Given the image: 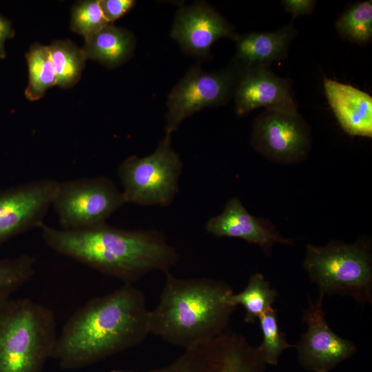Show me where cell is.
<instances>
[{"label":"cell","mask_w":372,"mask_h":372,"mask_svg":"<svg viewBox=\"0 0 372 372\" xmlns=\"http://www.w3.org/2000/svg\"><path fill=\"white\" fill-rule=\"evenodd\" d=\"M149 315L143 292L124 284L90 300L70 316L51 358L63 369H77L134 347L149 334Z\"/></svg>","instance_id":"6da1fadb"},{"label":"cell","mask_w":372,"mask_h":372,"mask_svg":"<svg viewBox=\"0 0 372 372\" xmlns=\"http://www.w3.org/2000/svg\"><path fill=\"white\" fill-rule=\"evenodd\" d=\"M53 251L124 282L132 284L152 271H169L178 262L176 249L155 230H129L106 223L81 229L40 227Z\"/></svg>","instance_id":"7a4b0ae2"},{"label":"cell","mask_w":372,"mask_h":372,"mask_svg":"<svg viewBox=\"0 0 372 372\" xmlns=\"http://www.w3.org/2000/svg\"><path fill=\"white\" fill-rule=\"evenodd\" d=\"M156 307L149 310V333L172 345L189 349L227 330L236 307L228 302L234 293L223 281L180 278L169 271Z\"/></svg>","instance_id":"3957f363"},{"label":"cell","mask_w":372,"mask_h":372,"mask_svg":"<svg viewBox=\"0 0 372 372\" xmlns=\"http://www.w3.org/2000/svg\"><path fill=\"white\" fill-rule=\"evenodd\" d=\"M57 335L52 309L30 298L0 304V372H41Z\"/></svg>","instance_id":"277c9868"},{"label":"cell","mask_w":372,"mask_h":372,"mask_svg":"<svg viewBox=\"0 0 372 372\" xmlns=\"http://www.w3.org/2000/svg\"><path fill=\"white\" fill-rule=\"evenodd\" d=\"M303 267L320 293L346 296L358 303L371 304L372 258L371 247L365 241L308 245Z\"/></svg>","instance_id":"5b68a950"},{"label":"cell","mask_w":372,"mask_h":372,"mask_svg":"<svg viewBox=\"0 0 372 372\" xmlns=\"http://www.w3.org/2000/svg\"><path fill=\"white\" fill-rule=\"evenodd\" d=\"M182 166L167 134L150 155L127 157L118 168L126 203L168 206L178 190Z\"/></svg>","instance_id":"8992f818"},{"label":"cell","mask_w":372,"mask_h":372,"mask_svg":"<svg viewBox=\"0 0 372 372\" xmlns=\"http://www.w3.org/2000/svg\"><path fill=\"white\" fill-rule=\"evenodd\" d=\"M125 203L114 182L102 176L59 182L51 206L61 228L73 230L105 223Z\"/></svg>","instance_id":"52a82bcc"},{"label":"cell","mask_w":372,"mask_h":372,"mask_svg":"<svg viewBox=\"0 0 372 372\" xmlns=\"http://www.w3.org/2000/svg\"><path fill=\"white\" fill-rule=\"evenodd\" d=\"M258 347L241 334L226 330L214 339L187 349L171 364L147 371L113 369L110 372H265Z\"/></svg>","instance_id":"ba28073f"},{"label":"cell","mask_w":372,"mask_h":372,"mask_svg":"<svg viewBox=\"0 0 372 372\" xmlns=\"http://www.w3.org/2000/svg\"><path fill=\"white\" fill-rule=\"evenodd\" d=\"M243 66L235 61L218 72L190 68L170 92L167 101L165 134L171 135L187 118L205 107L219 106L234 93Z\"/></svg>","instance_id":"9c48e42d"},{"label":"cell","mask_w":372,"mask_h":372,"mask_svg":"<svg viewBox=\"0 0 372 372\" xmlns=\"http://www.w3.org/2000/svg\"><path fill=\"white\" fill-rule=\"evenodd\" d=\"M251 142L258 152L269 160L296 163L308 155L310 131L297 110L266 109L254 122Z\"/></svg>","instance_id":"30bf717a"},{"label":"cell","mask_w":372,"mask_h":372,"mask_svg":"<svg viewBox=\"0 0 372 372\" xmlns=\"http://www.w3.org/2000/svg\"><path fill=\"white\" fill-rule=\"evenodd\" d=\"M58 183L38 179L0 190V245L44 224Z\"/></svg>","instance_id":"8fae6325"},{"label":"cell","mask_w":372,"mask_h":372,"mask_svg":"<svg viewBox=\"0 0 372 372\" xmlns=\"http://www.w3.org/2000/svg\"><path fill=\"white\" fill-rule=\"evenodd\" d=\"M324 296L320 293L314 302L309 297V305L302 315L307 329L296 345L299 364L315 372H329L357 351L353 342L341 338L330 328L322 307Z\"/></svg>","instance_id":"7c38bea8"},{"label":"cell","mask_w":372,"mask_h":372,"mask_svg":"<svg viewBox=\"0 0 372 372\" xmlns=\"http://www.w3.org/2000/svg\"><path fill=\"white\" fill-rule=\"evenodd\" d=\"M171 37L187 54L207 56L219 39L238 37L230 23L203 1L180 8L176 14Z\"/></svg>","instance_id":"4fadbf2b"},{"label":"cell","mask_w":372,"mask_h":372,"mask_svg":"<svg viewBox=\"0 0 372 372\" xmlns=\"http://www.w3.org/2000/svg\"><path fill=\"white\" fill-rule=\"evenodd\" d=\"M269 66H243L234 93L237 115L258 107L297 110L289 81L275 74Z\"/></svg>","instance_id":"5bb4252c"},{"label":"cell","mask_w":372,"mask_h":372,"mask_svg":"<svg viewBox=\"0 0 372 372\" xmlns=\"http://www.w3.org/2000/svg\"><path fill=\"white\" fill-rule=\"evenodd\" d=\"M205 229L217 237L240 238L256 244L267 255H271L276 242L293 244L291 239L283 237L269 222L251 215L238 198L229 199L220 214L209 218Z\"/></svg>","instance_id":"9a60e30c"},{"label":"cell","mask_w":372,"mask_h":372,"mask_svg":"<svg viewBox=\"0 0 372 372\" xmlns=\"http://www.w3.org/2000/svg\"><path fill=\"white\" fill-rule=\"evenodd\" d=\"M324 90L338 123L353 136H372V97L351 85L324 79Z\"/></svg>","instance_id":"2e32d148"},{"label":"cell","mask_w":372,"mask_h":372,"mask_svg":"<svg viewBox=\"0 0 372 372\" xmlns=\"http://www.w3.org/2000/svg\"><path fill=\"white\" fill-rule=\"evenodd\" d=\"M296 31L292 23L273 32H250L238 36L234 61L241 65H269L285 59Z\"/></svg>","instance_id":"e0dca14e"},{"label":"cell","mask_w":372,"mask_h":372,"mask_svg":"<svg viewBox=\"0 0 372 372\" xmlns=\"http://www.w3.org/2000/svg\"><path fill=\"white\" fill-rule=\"evenodd\" d=\"M135 45L136 39L130 31L109 23L97 32L85 38L82 49L87 59L97 61L112 68L131 57Z\"/></svg>","instance_id":"ac0fdd59"},{"label":"cell","mask_w":372,"mask_h":372,"mask_svg":"<svg viewBox=\"0 0 372 372\" xmlns=\"http://www.w3.org/2000/svg\"><path fill=\"white\" fill-rule=\"evenodd\" d=\"M278 291L271 289L269 282L260 273L253 274L245 288L238 293H233L228 302L234 307L242 305L245 310V321L254 323L276 300Z\"/></svg>","instance_id":"d6986e66"},{"label":"cell","mask_w":372,"mask_h":372,"mask_svg":"<svg viewBox=\"0 0 372 372\" xmlns=\"http://www.w3.org/2000/svg\"><path fill=\"white\" fill-rule=\"evenodd\" d=\"M28 67V84L25 95L30 101L43 96L50 87L56 85V75L48 46L35 43L25 54Z\"/></svg>","instance_id":"ffe728a7"},{"label":"cell","mask_w":372,"mask_h":372,"mask_svg":"<svg viewBox=\"0 0 372 372\" xmlns=\"http://www.w3.org/2000/svg\"><path fill=\"white\" fill-rule=\"evenodd\" d=\"M56 75V85L63 88L79 80L87 57L82 48L70 41H56L48 46Z\"/></svg>","instance_id":"44dd1931"},{"label":"cell","mask_w":372,"mask_h":372,"mask_svg":"<svg viewBox=\"0 0 372 372\" xmlns=\"http://www.w3.org/2000/svg\"><path fill=\"white\" fill-rule=\"evenodd\" d=\"M335 28L347 41L362 45L369 43L372 37V1L352 5L338 19Z\"/></svg>","instance_id":"7402d4cb"},{"label":"cell","mask_w":372,"mask_h":372,"mask_svg":"<svg viewBox=\"0 0 372 372\" xmlns=\"http://www.w3.org/2000/svg\"><path fill=\"white\" fill-rule=\"evenodd\" d=\"M35 273V258L28 254L0 258V304L26 282Z\"/></svg>","instance_id":"603a6c76"},{"label":"cell","mask_w":372,"mask_h":372,"mask_svg":"<svg viewBox=\"0 0 372 372\" xmlns=\"http://www.w3.org/2000/svg\"><path fill=\"white\" fill-rule=\"evenodd\" d=\"M258 320L262 342L258 347L266 364L277 365L282 351L293 346L287 343L285 334L279 327L276 310L269 309Z\"/></svg>","instance_id":"cb8c5ba5"},{"label":"cell","mask_w":372,"mask_h":372,"mask_svg":"<svg viewBox=\"0 0 372 372\" xmlns=\"http://www.w3.org/2000/svg\"><path fill=\"white\" fill-rule=\"evenodd\" d=\"M109 23L105 19L99 1L77 2L72 10L70 27L72 31L87 38Z\"/></svg>","instance_id":"d4e9b609"},{"label":"cell","mask_w":372,"mask_h":372,"mask_svg":"<svg viewBox=\"0 0 372 372\" xmlns=\"http://www.w3.org/2000/svg\"><path fill=\"white\" fill-rule=\"evenodd\" d=\"M104 17L109 23L123 17L136 4L133 0H100Z\"/></svg>","instance_id":"484cf974"},{"label":"cell","mask_w":372,"mask_h":372,"mask_svg":"<svg viewBox=\"0 0 372 372\" xmlns=\"http://www.w3.org/2000/svg\"><path fill=\"white\" fill-rule=\"evenodd\" d=\"M313 0H284L282 4L286 11L293 15V19L300 15H309L316 5Z\"/></svg>","instance_id":"4316f807"},{"label":"cell","mask_w":372,"mask_h":372,"mask_svg":"<svg viewBox=\"0 0 372 372\" xmlns=\"http://www.w3.org/2000/svg\"><path fill=\"white\" fill-rule=\"evenodd\" d=\"M14 36V31L11 22L0 14V59H4L6 55L5 42L7 39Z\"/></svg>","instance_id":"83f0119b"},{"label":"cell","mask_w":372,"mask_h":372,"mask_svg":"<svg viewBox=\"0 0 372 372\" xmlns=\"http://www.w3.org/2000/svg\"><path fill=\"white\" fill-rule=\"evenodd\" d=\"M316 372H326V371H316Z\"/></svg>","instance_id":"f1b7e54d"}]
</instances>
